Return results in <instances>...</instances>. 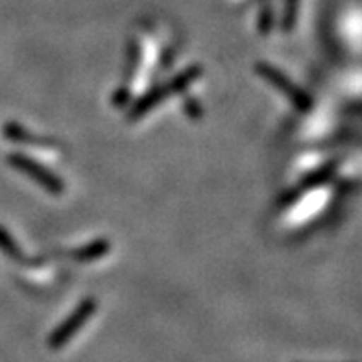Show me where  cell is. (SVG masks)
<instances>
[{
	"mask_svg": "<svg viewBox=\"0 0 362 362\" xmlns=\"http://www.w3.org/2000/svg\"><path fill=\"white\" fill-rule=\"evenodd\" d=\"M95 310L96 301L93 298H87V300L81 301L80 305L72 310V315L67 320H63L59 327L56 331H52V334L48 337V348L62 349L65 344H69V340L87 324V320L95 315Z\"/></svg>",
	"mask_w": 362,
	"mask_h": 362,
	"instance_id": "2",
	"label": "cell"
},
{
	"mask_svg": "<svg viewBox=\"0 0 362 362\" xmlns=\"http://www.w3.org/2000/svg\"><path fill=\"white\" fill-rule=\"evenodd\" d=\"M4 137L15 141V143H26V144H41V146H50V141H45L41 137H34L28 129H24L17 122H8L4 126Z\"/></svg>",
	"mask_w": 362,
	"mask_h": 362,
	"instance_id": "6",
	"label": "cell"
},
{
	"mask_svg": "<svg viewBox=\"0 0 362 362\" xmlns=\"http://www.w3.org/2000/svg\"><path fill=\"white\" fill-rule=\"evenodd\" d=\"M111 250V243L110 240H105V238H98V240H93L89 243L87 246H81V248L74 250L71 253V257L74 261H80V262H90V261H96V259H102L105 257Z\"/></svg>",
	"mask_w": 362,
	"mask_h": 362,
	"instance_id": "5",
	"label": "cell"
},
{
	"mask_svg": "<svg viewBox=\"0 0 362 362\" xmlns=\"http://www.w3.org/2000/svg\"><path fill=\"white\" fill-rule=\"evenodd\" d=\"M200 76L202 67L192 65V67H189L187 71L180 72V74L172 78V80H168L167 83H163V86L159 87H153L152 90H148L146 95L141 96V98L132 105V110H129L128 113V119L132 120V122L141 119V117H144L146 113H150L156 105L161 104L163 100H167L168 96H174L177 95V93H181V90H185L187 87L191 86L192 81H196Z\"/></svg>",
	"mask_w": 362,
	"mask_h": 362,
	"instance_id": "1",
	"label": "cell"
},
{
	"mask_svg": "<svg viewBox=\"0 0 362 362\" xmlns=\"http://www.w3.org/2000/svg\"><path fill=\"white\" fill-rule=\"evenodd\" d=\"M255 71H257L259 74H261V76L270 83V86H274L276 89L281 90L283 95H285L286 98H288V100L298 107V110L301 111L309 110L310 107L309 96H307L300 87L294 86V83H292V81L288 80L281 71H277L276 67H272V65H268V63H257Z\"/></svg>",
	"mask_w": 362,
	"mask_h": 362,
	"instance_id": "4",
	"label": "cell"
},
{
	"mask_svg": "<svg viewBox=\"0 0 362 362\" xmlns=\"http://www.w3.org/2000/svg\"><path fill=\"white\" fill-rule=\"evenodd\" d=\"M11 167L15 170L23 172L26 176H30L35 183L43 187L45 191H48L50 194L59 196L63 191H65V185H63L62 177L50 172L48 168H45L41 163L34 161V159H30L28 156H23V153H11L10 158H8Z\"/></svg>",
	"mask_w": 362,
	"mask_h": 362,
	"instance_id": "3",
	"label": "cell"
},
{
	"mask_svg": "<svg viewBox=\"0 0 362 362\" xmlns=\"http://www.w3.org/2000/svg\"><path fill=\"white\" fill-rule=\"evenodd\" d=\"M185 111L191 115L192 119H200V117H202V107L198 105V102H196L194 98H187Z\"/></svg>",
	"mask_w": 362,
	"mask_h": 362,
	"instance_id": "8",
	"label": "cell"
},
{
	"mask_svg": "<svg viewBox=\"0 0 362 362\" xmlns=\"http://www.w3.org/2000/svg\"><path fill=\"white\" fill-rule=\"evenodd\" d=\"M0 250L8 255L10 259H13L15 262H24L26 257H24V253L21 252V248L17 246V243L13 240L8 231L4 228H0Z\"/></svg>",
	"mask_w": 362,
	"mask_h": 362,
	"instance_id": "7",
	"label": "cell"
}]
</instances>
